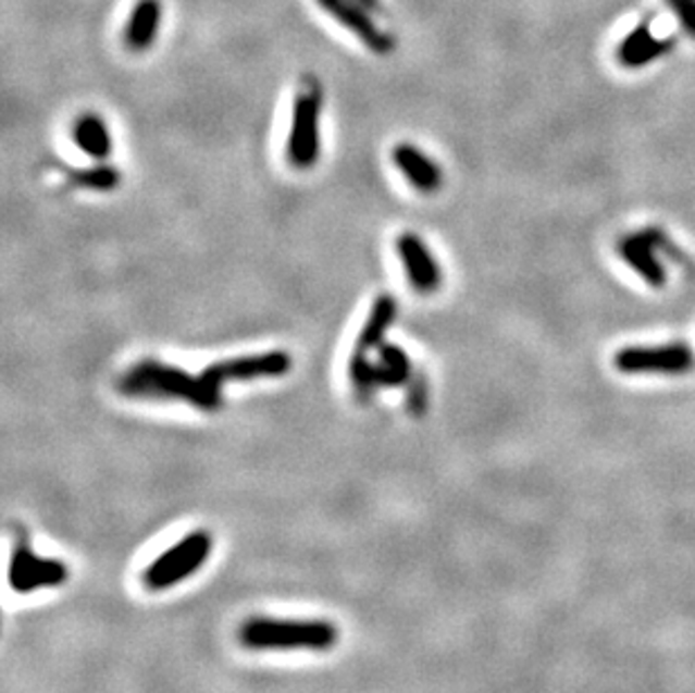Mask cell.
<instances>
[{
	"label": "cell",
	"instance_id": "5b68a950",
	"mask_svg": "<svg viewBox=\"0 0 695 693\" xmlns=\"http://www.w3.org/2000/svg\"><path fill=\"white\" fill-rule=\"evenodd\" d=\"M320 109L322 92L313 84L300 90L293 107V122L286 156L297 170H309L320 156Z\"/></svg>",
	"mask_w": 695,
	"mask_h": 693
},
{
	"label": "cell",
	"instance_id": "3957f363",
	"mask_svg": "<svg viewBox=\"0 0 695 693\" xmlns=\"http://www.w3.org/2000/svg\"><path fill=\"white\" fill-rule=\"evenodd\" d=\"M214 549V539L208 530L189 532L185 539L174 543L170 549H164L156 556L147 570L142 572V583L151 592L170 590L191 574L201 570Z\"/></svg>",
	"mask_w": 695,
	"mask_h": 693
},
{
	"label": "cell",
	"instance_id": "4fadbf2b",
	"mask_svg": "<svg viewBox=\"0 0 695 693\" xmlns=\"http://www.w3.org/2000/svg\"><path fill=\"white\" fill-rule=\"evenodd\" d=\"M160 16H162V8L158 0H138V5L134 8V12H131L128 23L124 27L126 48L134 52L149 50L158 35Z\"/></svg>",
	"mask_w": 695,
	"mask_h": 693
},
{
	"label": "cell",
	"instance_id": "277c9868",
	"mask_svg": "<svg viewBox=\"0 0 695 693\" xmlns=\"http://www.w3.org/2000/svg\"><path fill=\"white\" fill-rule=\"evenodd\" d=\"M69 577H71V568L65 566L61 558L37 554L29 547L23 532H21V539L16 536L12 558H10V572H8L10 587L16 594H32L46 587H59L69 581Z\"/></svg>",
	"mask_w": 695,
	"mask_h": 693
},
{
	"label": "cell",
	"instance_id": "6da1fadb",
	"mask_svg": "<svg viewBox=\"0 0 695 693\" xmlns=\"http://www.w3.org/2000/svg\"><path fill=\"white\" fill-rule=\"evenodd\" d=\"M340 640L336 623L326 619L250 617L241 623L239 642L250 651H331Z\"/></svg>",
	"mask_w": 695,
	"mask_h": 693
},
{
	"label": "cell",
	"instance_id": "9c48e42d",
	"mask_svg": "<svg viewBox=\"0 0 695 693\" xmlns=\"http://www.w3.org/2000/svg\"><path fill=\"white\" fill-rule=\"evenodd\" d=\"M667 246L669 242L665 235L657 233V230H644V233L628 235L619 244V255L646 284L659 288L667 284V271L657 259V250Z\"/></svg>",
	"mask_w": 695,
	"mask_h": 693
},
{
	"label": "cell",
	"instance_id": "8fae6325",
	"mask_svg": "<svg viewBox=\"0 0 695 693\" xmlns=\"http://www.w3.org/2000/svg\"><path fill=\"white\" fill-rule=\"evenodd\" d=\"M392 162L406 176V181L423 194L437 191L444 183L439 164L410 143H401L392 149Z\"/></svg>",
	"mask_w": 695,
	"mask_h": 693
},
{
	"label": "cell",
	"instance_id": "44dd1931",
	"mask_svg": "<svg viewBox=\"0 0 695 693\" xmlns=\"http://www.w3.org/2000/svg\"><path fill=\"white\" fill-rule=\"evenodd\" d=\"M358 3L365 5L368 10H374V12L381 10V0H358Z\"/></svg>",
	"mask_w": 695,
	"mask_h": 693
},
{
	"label": "cell",
	"instance_id": "ffe728a7",
	"mask_svg": "<svg viewBox=\"0 0 695 693\" xmlns=\"http://www.w3.org/2000/svg\"><path fill=\"white\" fill-rule=\"evenodd\" d=\"M427 406V385L423 381V376L410 379V392H408V410L414 417H421L425 412Z\"/></svg>",
	"mask_w": 695,
	"mask_h": 693
},
{
	"label": "cell",
	"instance_id": "7c38bea8",
	"mask_svg": "<svg viewBox=\"0 0 695 693\" xmlns=\"http://www.w3.org/2000/svg\"><path fill=\"white\" fill-rule=\"evenodd\" d=\"M673 44V39H657L650 32V23H642L621 41L617 57L625 69H642L669 52Z\"/></svg>",
	"mask_w": 695,
	"mask_h": 693
},
{
	"label": "cell",
	"instance_id": "d6986e66",
	"mask_svg": "<svg viewBox=\"0 0 695 693\" xmlns=\"http://www.w3.org/2000/svg\"><path fill=\"white\" fill-rule=\"evenodd\" d=\"M686 35L695 39V0H667Z\"/></svg>",
	"mask_w": 695,
	"mask_h": 693
},
{
	"label": "cell",
	"instance_id": "52a82bcc",
	"mask_svg": "<svg viewBox=\"0 0 695 693\" xmlns=\"http://www.w3.org/2000/svg\"><path fill=\"white\" fill-rule=\"evenodd\" d=\"M293 368L290 354L282 349L246 354L237 358H227L212 362L210 368L201 372V376L216 389H221L229 381H252V379H275L288 374Z\"/></svg>",
	"mask_w": 695,
	"mask_h": 693
},
{
	"label": "cell",
	"instance_id": "e0dca14e",
	"mask_svg": "<svg viewBox=\"0 0 695 693\" xmlns=\"http://www.w3.org/2000/svg\"><path fill=\"white\" fill-rule=\"evenodd\" d=\"M349 379L356 392V399L360 404H368L376 387H381L376 379V366L368 358V354L362 351H353L349 358Z\"/></svg>",
	"mask_w": 695,
	"mask_h": 693
},
{
	"label": "cell",
	"instance_id": "7a4b0ae2",
	"mask_svg": "<svg viewBox=\"0 0 695 693\" xmlns=\"http://www.w3.org/2000/svg\"><path fill=\"white\" fill-rule=\"evenodd\" d=\"M122 394L128 396H172L191 404L198 410H219L221 408V389L212 387L203 376H194L181 368L164 366L158 360H140L136 368H131L117 383Z\"/></svg>",
	"mask_w": 695,
	"mask_h": 693
},
{
	"label": "cell",
	"instance_id": "ba28073f",
	"mask_svg": "<svg viewBox=\"0 0 695 693\" xmlns=\"http://www.w3.org/2000/svg\"><path fill=\"white\" fill-rule=\"evenodd\" d=\"M318 5L328 16H334L343 27H347L372 52L387 54L394 48L392 37L372 21L368 8L360 5L358 0H318Z\"/></svg>",
	"mask_w": 695,
	"mask_h": 693
},
{
	"label": "cell",
	"instance_id": "30bf717a",
	"mask_svg": "<svg viewBox=\"0 0 695 693\" xmlns=\"http://www.w3.org/2000/svg\"><path fill=\"white\" fill-rule=\"evenodd\" d=\"M396 252L401 257L406 275L419 293H435L442 286V269L430 248L414 233H404L396 239Z\"/></svg>",
	"mask_w": 695,
	"mask_h": 693
},
{
	"label": "cell",
	"instance_id": "ac0fdd59",
	"mask_svg": "<svg viewBox=\"0 0 695 693\" xmlns=\"http://www.w3.org/2000/svg\"><path fill=\"white\" fill-rule=\"evenodd\" d=\"M69 176L77 187L92 189V191H111L120 185V172L111 168V164H97V168H88V170H73Z\"/></svg>",
	"mask_w": 695,
	"mask_h": 693
},
{
	"label": "cell",
	"instance_id": "5bb4252c",
	"mask_svg": "<svg viewBox=\"0 0 695 693\" xmlns=\"http://www.w3.org/2000/svg\"><path fill=\"white\" fill-rule=\"evenodd\" d=\"M396 315H399V302L394 300L392 295H378L374 305H372V311L365 320V324H362V332L356 341V349L353 351H362L368 354L370 349H378L385 341V334L387 329L392 326V322L396 320Z\"/></svg>",
	"mask_w": 695,
	"mask_h": 693
},
{
	"label": "cell",
	"instance_id": "8992f818",
	"mask_svg": "<svg viewBox=\"0 0 695 693\" xmlns=\"http://www.w3.org/2000/svg\"><path fill=\"white\" fill-rule=\"evenodd\" d=\"M615 368L623 374L678 376L695 368V354L686 343L657 347H625L615 356Z\"/></svg>",
	"mask_w": 695,
	"mask_h": 693
},
{
	"label": "cell",
	"instance_id": "2e32d148",
	"mask_svg": "<svg viewBox=\"0 0 695 693\" xmlns=\"http://www.w3.org/2000/svg\"><path fill=\"white\" fill-rule=\"evenodd\" d=\"M376 379L381 387H401L412 379V362L406 349L392 343H383L376 349Z\"/></svg>",
	"mask_w": 695,
	"mask_h": 693
},
{
	"label": "cell",
	"instance_id": "9a60e30c",
	"mask_svg": "<svg viewBox=\"0 0 695 693\" xmlns=\"http://www.w3.org/2000/svg\"><path fill=\"white\" fill-rule=\"evenodd\" d=\"M73 138H75V145L95 160H109L113 153L111 131L107 122L95 113H86L75 122Z\"/></svg>",
	"mask_w": 695,
	"mask_h": 693
}]
</instances>
